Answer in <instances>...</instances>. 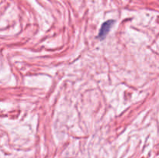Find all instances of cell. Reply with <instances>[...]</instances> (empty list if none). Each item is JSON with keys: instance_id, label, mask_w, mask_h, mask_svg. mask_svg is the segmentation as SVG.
<instances>
[{"instance_id": "cell-1", "label": "cell", "mask_w": 159, "mask_h": 158, "mask_svg": "<svg viewBox=\"0 0 159 158\" xmlns=\"http://www.w3.org/2000/svg\"><path fill=\"white\" fill-rule=\"evenodd\" d=\"M113 23H114L113 20H108V21L105 22V23L102 25L101 29L99 33V37L101 40H102V39H104L107 37V33L110 32V29H111V27L113 26Z\"/></svg>"}]
</instances>
